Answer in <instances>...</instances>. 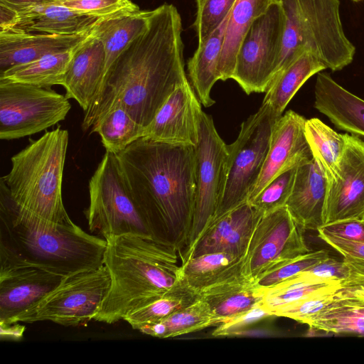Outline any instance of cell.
Listing matches in <instances>:
<instances>
[{
    "mask_svg": "<svg viewBox=\"0 0 364 364\" xmlns=\"http://www.w3.org/2000/svg\"><path fill=\"white\" fill-rule=\"evenodd\" d=\"M181 18L172 4L153 10L144 33L121 53L85 112L81 127L91 129L107 113L124 109L147 127L171 94L186 82Z\"/></svg>",
    "mask_w": 364,
    "mask_h": 364,
    "instance_id": "cell-1",
    "label": "cell"
},
{
    "mask_svg": "<svg viewBox=\"0 0 364 364\" xmlns=\"http://www.w3.org/2000/svg\"><path fill=\"white\" fill-rule=\"evenodd\" d=\"M116 156L153 237L175 247L180 258L188 242L195 208L196 146L142 137Z\"/></svg>",
    "mask_w": 364,
    "mask_h": 364,
    "instance_id": "cell-2",
    "label": "cell"
},
{
    "mask_svg": "<svg viewBox=\"0 0 364 364\" xmlns=\"http://www.w3.org/2000/svg\"><path fill=\"white\" fill-rule=\"evenodd\" d=\"M107 241L73 222L55 223L17 205L0 182V270L34 267L67 277L104 264Z\"/></svg>",
    "mask_w": 364,
    "mask_h": 364,
    "instance_id": "cell-3",
    "label": "cell"
},
{
    "mask_svg": "<svg viewBox=\"0 0 364 364\" xmlns=\"http://www.w3.org/2000/svg\"><path fill=\"white\" fill-rule=\"evenodd\" d=\"M109 289L93 318L114 323L165 294L178 279L179 255L171 245L135 234L105 238Z\"/></svg>",
    "mask_w": 364,
    "mask_h": 364,
    "instance_id": "cell-4",
    "label": "cell"
},
{
    "mask_svg": "<svg viewBox=\"0 0 364 364\" xmlns=\"http://www.w3.org/2000/svg\"><path fill=\"white\" fill-rule=\"evenodd\" d=\"M68 132H46L11 158V168L1 178L10 196L31 214L55 223H70L62 186Z\"/></svg>",
    "mask_w": 364,
    "mask_h": 364,
    "instance_id": "cell-5",
    "label": "cell"
},
{
    "mask_svg": "<svg viewBox=\"0 0 364 364\" xmlns=\"http://www.w3.org/2000/svg\"><path fill=\"white\" fill-rule=\"evenodd\" d=\"M279 1L285 26L272 79L301 50L313 53L326 69L332 71L341 70L352 63L355 48L344 33L339 0Z\"/></svg>",
    "mask_w": 364,
    "mask_h": 364,
    "instance_id": "cell-6",
    "label": "cell"
},
{
    "mask_svg": "<svg viewBox=\"0 0 364 364\" xmlns=\"http://www.w3.org/2000/svg\"><path fill=\"white\" fill-rule=\"evenodd\" d=\"M89 230L104 238L127 234L152 236L126 185L116 154L106 151L89 181Z\"/></svg>",
    "mask_w": 364,
    "mask_h": 364,
    "instance_id": "cell-7",
    "label": "cell"
},
{
    "mask_svg": "<svg viewBox=\"0 0 364 364\" xmlns=\"http://www.w3.org/2000/svg\"><path fill=\"white\" fill-rule=\"evenodd\" d=\"M110 286L106 267L64 277L60 284L9 323L52 321L65 326L87 323L97 313Z\"/></svg>",
    "mask_w": 364,
    "mask_h": 364,
    "instance_id": "cell-8",
    "label": "cell"
},
{
    "mask_svg": "<svg viewBox=\"0 0 364 364\" xmlns=\"http://www.w3.org/2000/svg\"><path fill=\"white\" fill-rule=\"evenodd\" d=\"M278 118L262 104L257 112L242 122L236 140L228 145L225 184L214 219L248 200L262 171L272 127Z\"/></svg>",
    "mask_w": 364,
    "mask_h": 364,
    "instance_id": "cell-9",
    "label": "cell"
},
{
    "mask_svg": "<svg viewBox=\"0 0 364 364\" xmlns=\"http://www.w3.org/2000/svg\"><path fill=\"white\" fill-rule=\"evenodd\" d=\"M69 100L50 87L0 80V139L37 134L65 119Z\"/></svg>",
    "mask_w": 364,
    "mask_h": 364,
    "instance_id": "cell-10",
    "label": "cell"
},
{
    "mask_svg": "<svg viewBox=\"0 0 364 364\" xmlns=\"http://www.w3.org/2000/svg\"><path fill=\"white\" fill-rule=\"evenodd\" d=\"M196 156L195 208L188 242L180 257L181 262L213 220L226 180L228 145L218 134L212 117L203 110L200 113L199 137L196 146Z\"/></svg>",
    "mask_w": 364,
    "mask_h": 364,
    "instance_id": "cell-11",
    "label": "cell"
},
{
    "mask_svg": "<svg viewBox=\"0 0 364 364\" xmlns=\"http://www.w3.org/2000/svg\"><path fill=\"white\" fill-rule=\"evenodd\" d=\"M285 16L279 0L252 24L239 48L235 80L247 94L266 92L279 58Z\"/></svg>",
    "mask_w": 364,
    "mask_h": 364,
    "instance_id": "cell-12",
    "label": "cell"
},
{
    "mask_svg": "<svg viewBox=\"0 0 364 364\" xmlns=\"http://www.w3.org/2000/svg\"><path fill=\"white\" fill-rule=\"evenodd\" d=\"M304 232L286 206L263 214L244 257L247 277L255 282L265 274L311 251Z\"/></svg>",
    "mask_w": 364,
    "mask_h": 364,
    "instance_id": "cell-13",
    "label": "cell"
},
{
    "mask_svg": "<svg viewBox=\"0 0 364 364\" xmlns=\"http://www.w3.org/2000/svg\"><path fill=\"white\" fill-rule=\"evenodd\" d=\"M346 135V147L328 180L323 225L348 219L364 220V141Z\"/></svg>",
    "mask_w": 364,
    "mask_h": 364,
    "instance_id": "cell-14",
    "label": "cell"
},
{
    "mask_svg": "<svg viewBox=\"0 0 364 364\" xmlns=\"http://www.w3.org/2000/svg\"><path fill=\"white\" fill-rule=\"evenodd\" d=\"M305 122L292 110L275 121L262 171L248 200L276 177L313 157L305 136Z\"/></svg>",
    "mask_w": 364,
    "mask_h": 364,
    "instance_id": "cell-15",
    "label": "cell"
},
{
    "mask_svg": "<svg viewBox=\"0 0 364 364\" xmlns=\"http://www.w3.org/2000/svg\"><path fill=\"white\" fill-rule=\"evenodd\" d=\"M200 102L187 80L178 85L145 127L144 138L196 146L199 137Z\"/></svg>",
    "mask_w": 364,
    "mask_h": 364,
    "instance_id": "cell-16",
    "label": "cell"
},
{
    "mask_svg": "<svg viewBox=\"0 0 364 364\" xmlns=\"http://www.w3.org/2000/svg\"><path fill=\"white\" fill-rule=\"evenodd\" d=\"M262 215L247 201L215 218L181 264L192 257L214 252L245 257L253 231Z\"/></svg>",
    "mask_w": 364,
    "mask_h": 364,
    "instance_id": "cell-17",
    "label": "cell"
},
{
    "mask_svg": "<svg viewBox=\"0 0 364 364\" xmlns=\"http://www.w3.org/2000/svg\"><path fill=\"white\" fill-rule=\"evenodd\" d=\"M95 27L71 35L33 33L12 29L1 31L0 73L50 54L73 50L93 34Z\"/></svg>",
    "mask_w": 364,
    "mask_h": 364,
    "instance_id": "cell-18",
    "label": "cell"
},
{
    "mask_svg": "<svg viewBox=\"0 0 364 364\" xmlns=\"http://www.w3.org/2000/svg\"><path fill=\"white\" fill-rule=\"evenodd\" d=\"M63 277L34 267L0 270V323L36 303Z\"/></svg>",
    "mask_w": 364,
    "mask_h": 364,
    "instance_id": "cell-19",
    "label": "cell"
},
{
    "mask_svg": "<svg viewBox=\"0 0 364 364\" xmlns=\"http://www.w3.org/2000/svg\"><path fill=\"white\" fill-rule=\"evenodd\" d=\"M328 187V179L314 157L296 167L286 207L304 231L317 230L323 225Z\"/></svg>",
    "mask_w": 364,
    "mask_h": 364,
    "instance_id": "cell-20",
    "label": "cell"
},
{
    "mask_svg": "<svg viewBox=\"0 0 364 364\" xmlns=\"http://www.w3.org/2000/svg\"><path fill=\"white\" fill-rule=\"evenodd\" d=\"M105 71L102 43L93 34L74 50L65 74V97L77 102L87 111L100 87Z\"/></svg>",
    "mask_w": 364,
    "mask_h": 364,
    "instance_id": "cell-21",
    "label": "cell"
},
{
    "mask_svg": "<svg viewBox=\"0 0 364 364\" xmlns=\"http://www.w3.org/2000/svg\"><path fill=\"white\" fill-rule=\"evenodd\" d=\"M314 95V107L337 128L364 136V100L321 71L317 73Z\"/></svg>",
    "mask_w": 364,
    "mask_h": 364,
    "instance_id": "cell-22",
    "label": "cell"
},
{
    "mask_svg": "<svg viewBox=\"0 0 364 364\" xmlns=\"http://www.w3.org/2000/svg\"><path fill=\"white\" fill-rule=\"evenodd\" d=\"M17 11L16 22L10 29L29 33L76 34L92 29L105 18L82 14L52 3L37 4Z\"/></svg>",
    "mask_w": 364,
    "mask_h": 364,
    "instance_id": "cell-23",
    "label": "cell"
},
{
    "mask_svg": "<svg viewBox=\"0 0 364 364\" xmlns=\"http://www.w3.org/2000/svg\"><path fill=\"white\" fill-rule=\"evenodd\" d=\"M306 325L326 333L364 336V292L341 286L331 301Z\"/></svg>",
    "mask_w": 364,
    "mask_h": 364,
    "instance_id": "cell-24",
    "label": "cell"
},
{
    "mask_svg": "<svg viewBox=\"0 0 364 364\" xmlns=\"http://www.w3.org/2000/svg\"><path fill=\"white\" fill-rule=\"evenodd\" d=\"M217 323L262 304L264 288L247 276L211 287L200 294Z\"/></svg>",
    "mask_w": 364,
    "mask_h": 364,
    "instance_id": "cell-25",
    "label": "cell"
},
{
    "mask_svg": "<svg viewBox=\"0 0 364 364\" xmlns=\"http://www.w3.org/2000/svg\"><path fill=\"white\" fill-rule=\"evenodd\" d=\"M178 276L187 286L200 294L211 287L247 275L244 257L214 252L192 257L181 264Z\"/></svg>",
    "mask_w": 364,
    "mask_h": 364,
    "instance_id": "cell-26",
    "label": "cell"
},
{
    "mask_svg": "<svg viewBox=\"0 0 364 364\" xmlns=\"http://www.w3.org/2000/svg\"><path fill=\"white\" fill-rule=\"evenodd\" d=\"M152 13L137 6L105 17L95 26V36L105 52V76L121 53L145 31Z\"/></svg>",
    "mask_w": 364,
    "mask_h": 364,
    "instance_id": "cell-27",
    "label": "cell"
},
{
    "mask_svg": "<svg viewBox=\"0 0 364 364\" xmlns=\"http://www.w3.org/2000/svg\"><path fill=\"white\" fill-rule=\"evenodd\" d=\"M326 69L318 58L307 50L298 52L291 61L272 80L262 104L278 117L311 76Z\"/></svg>",
    "mask_w": 364,
    "mask_h": 364,
    "instance_id": "cell-28",
    "label": "cell"
},
{
    "mask_svg": "<svg viewBox=\"0 0 364 364\" xmlns=\"http://www.w3.org/2000/svg\"><path fill=\"white\" fill-rule=\"evenodd\" d=\"M277 0H236L225 30L218 65L221 80L232 79L240 44L253 22Z\"/></svg>",
    "mask_w": 364,
    "mask_h": 364,
    "instance_id": "cell-29",
    "label": "cell"
},
{
    "mask_svg": "<svg viewBox=\"0 0 364 364\" xmlns=\"http://www.w3.org/2000/svg\"><path fill=\"white\" fill-rule=\"evenodd\" d=\"M228 16L205 41L198 43L197 50L188 63L192 85L199 101L205 107L215 103L210 97V91L216 81L220 80L218 65Z\"/></svg>",
    "mask_w": 364,
    "mask_h": 364,
    "instance_id": "cell-30",
    "label": "cell"
},
{
    "mask_svg": "<svg viewBox=\"0 0 364 364\" xmlns=\"http://www.w3.org/2000/svg\"><path fill=\"white\" fill-rule=\"evenodd\" d=\"M75 48L50 54L11 68L0 73V80L41 87L63 85L65 74Z\"/></svg>",
    "mask_w": 364,
    "mask_h": 364,
    "instance_id": "cell-31",
    "label": "cell"
},
{
    "mask_svg": "<svg viewBox=\"0 0 364 364\" xmlns=\"http://www.w3.org/2000/svg\"><path fill=\"white\" fill-rule=\"evenodd\" d=\"M217 326L208 304L201 298L159 321L146 324L138 331L159 338H173Z\"/></svg>",
    "mask_w": 364,
    "mask_h": 364,
    "instance_id": "cell-32",
    "label": "cell"
},
{
    "mask_svg": "<svg viewBox=\"0 0 364 364\" xmlns=\"http://www.w3.org/2000/svg\"><path fill=\"white\" fill-rule=\"evenodd\" d=\"M304 130L314 159L331 179L346 147L345 134L336 132L318 118L306 119Z\"/></svg>",
    "mask_w": 364,
    "mask_h": 364,
    "instance_id": "cell-33",
    "label": "cell"
},
{
    "mask_svg": "<svg viewBox=\"0 0 364 364\" xmlns=\"http://www.w3.org/2000/svg\"><path fill=\"white\" fill-rule=\"evenodd\" d=\"M179 277V276H178ZM200 299V294L187 286L180 277L165 294L153 302L127 313L122 318L134 329L162 320Z\"/></svg>",
    "mask_w": 364,
    "mask_h": 364,
    "instance_id": "cell-34",
    "label": "cell"
},
{
    "mask_svg": "<svg viewBox=\"0 0 364 364\" xmlns=\"http://www.w3.org/2000/svg\"><path fill=\"white\" fill-rule=\"evenodd\" d=\"M144 129L124 109L116 107L93 125L90 132L99 134L106 151L117 154L142 138Z\"/></svg>",
    "mask_w": 364,
    "mask_h": 364,
    "instance_id": "cell-35",
    "label": "cell"
},
{
    "mask_svg": "<svg viewBox=\"0 0 364 364\" xmlns=\"http://www.w3.org/2000/svg\"><path fill=\"white\" fill-rule=\"evenodd\" d=\"M341 281L323 280L304 272L274 286L264 288L262 306L272 313L311 294L341 284Z\"/></svg>",
    "mask_w": 364,
    "mask_h": 364,
    "instance_id": "cell-36",
    "label": "cell"
},
{
    "mask_svg": "<svg viewBox=\"0 0 364 364\" xmlns=\"http://www.w3.org/2000/svg\"><path fill=\"white\" fill-rule=\"evenodd\" d=\"M296 171L294 167L282 173L247 201L262 215L286 206L293 188Z\"/></svg>",
    "mask_w": 364,
    "mask_h": 364,
    "instance_id": "cell-37",
    "label": "cell"
},
{
    "mask_svg": "<svg viewBox=\"0 0 364 364\" xmlns=\"http://www.w3.org/2000/svg\"><path fill=\"white\" fill-rule=\"evenodd\" d=\"M341 287V282L338 285L308 295L274 311L272 316L286 317L306 324L311 317L331 301Z\"/></svg>",
    "mask_w": 364,
    "mask_h": 364,
    "instance_id": "cell-38",
    "label": "cell"
},
{
    "mask_svg": "<svg viewBox=\"0 0 364 364\" xmlns=\"http://www.w3.org/2000/svg\"><path fill=\"white\" fill-rule=\"evenodd\" d=\"M236 0H196L194 28L198 43H203L229 15Z\"/></svg>",
    "mask_w": 364,
    "mask_h": 364,
    "instance_id": "cell-39",
    "label": "cell"
},
{
    "mask_svg": "<svg viewBox=\"0 0 364 364\" xmlns=\"http://www.w3.org/2000/svg\"><path fill=\"white\" fill-rule=\"evenodd\" d=\"M328 256L329 253L326 250H311L265 274L255 283L262 288L274 286L311 268Z\"/></svg>",
    "mask_w": 364,
    "mask_h": 364,
    "instance_id": "cell-40",
    "label": "cell"
},
{
    "mask_svg": "<svg viewBox=\"0 0 364 364\" xmlns=\"http://www.w3.org/2000/svg\"><path fill=\"white\" fill-rule=\"evenodd\" d=\"M50 3L97 17L108 16L137 6L131 0H55Z\"/></svg>",
    "mask_w": 364,
    "mask_h": 364,
    "instance_id": "cell-41",
    "label": "cell"
},
{
    "mask_svg": "<svg viewBox=\"0 0 364 364\" xmlns=\"http://www.w3.org/2000/svg\"><path fill=\"white\" fill-rule=\"evenodd\" d=\"M271 315L262 305L235 316L217 326L213 333L214 336H228L235 335L257 321Z\"/></svg>",
    "mask_w": 364,
    "mask_h": 364,
    "instance_id": "cell-42",
    "label": "cell"
},
{
    "mask_svg": "<svg viewBox=\"0 0 364 364\" xmlns=\"http://www.w3.org/2000/svg\"><path fill=\"white\" fill-rule=\"evenodd\" d=\"M324 234L351 241H364V220L348 219L322 225L317 230Z\"/></svg>",
    "mask_w": 364,
    "mask_h": 364,
    "instance_id": "cell-43",
    "label": "cell"
},
{
    "mask_svg": "<svg viewBox=\"0 0 364 364\" xmlns=\"http://www.w3.org/2000/svg\"><path fill=\"white\" fill-rule=\"evenodd\" d=\"M304 272L323 280L342 282L348 277L349 267L343 259L339 261L328 256Z\"/></svg>",
    "mask_w": 364,
    "mask_h": 364,
    "instance_id": "cell-44",
    "label": "cell"
},
{
    "mask_svg": "<svg viewBox=\"0 0 364 364\" xmlns=\"http://www.w3.org/2000/svg\"><path fill=\"white\" fill-rule=\"evenodd\" d=\"M318 236L343 257L364 260V241H351L324 234Z\"/></svg>",
    "mask_w": 364,
    "mask_h": 364,
    "instance_id": "cell-45",
    "label": "cell"
},
{
    "mask_svg": "<svg viewBox=\"0 0 364 364\" xmlns=\"http://www.w3.org/2000/svg\"><path fill=\"white\" fill-rule=\"evenodd\" d=\"M343 260L349 267V274L341 286L364 292V260L352 257H343Z\"/></svg>",
    "mask_w": 364,
    "mask_h": 364,
    "instance_id": "cell-46",
    "label": "cell"
},
{
    "mask_svg": "<svg viewBox=\"0 0 364 364\" xmlns=\"http://www.w3.org/2000/svg\"><path fill=\"white\" fill-rule=\"evenodd\" d=\"M18 11L0 3V32L11 28L16 22Z\"/></svg>",
    "mask_w": 364,
    "mask_h": 364,
    "instance_id": "cell-47",
    "label": "cell"
},
{
    "mask_svg": "<svg viewBox=\"0 0 364 364\" xmlns=\"http://www.w3.org/2000/svg\"><path fill=\"white\" fill-rule=\"evenodd\" d=\"M18 323L1 324V337L5 338L18 339L22 337L25 327L18 325Z\"/></svg>",
    "mask_w": 364,
    "mask_h": 364,
    "instance_id": "cell-48",
    "label": "cell"
},
{
    "mask_svg": "<svg viewBox=\"0 0 364 364\" xmlns=\"http://www.w3.org/2000/svg\"><path fill=\"white\" fill-rule=\"evenodd\" d=\"M53 0H0V3L4 4L16 11L25 9L28 6L50 3Z\"/></svg>",
    "mask_w": 364,
    "mask_h": 364,
    "instance_id": "cell-49",
    "label": "cell"
},
{
    "mask_svg": "<svg viewBox=\"0 0 364 364\" xmlns=\"http://www.w3.org/2000/svg\"><path fill=\"white\" fill-rule=\"evenodd\" d=\"M351 1H354V2H359V1H363V0H351Z\"/></svg>",
    "mask_w": 364,
    "mask_h": 364,
    "instance_id": "cell-50",
    "label": "cell"
},
{
    "mask_svg": "<svg viewBox=\"0 0 364 364\" xmlns=\"http://www.w3.org/2000/svg\"><path fill=\"white\" fill-rule=\"evenodd\" d=\"M53 1H55V0H53Z\"/></svg>",
    "mask_w": 364,
    "mask_h": 364,
    "instance_id": "cell-51",
    "label": "cell"
}]
</instances>
